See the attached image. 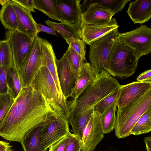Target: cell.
Returning a JSON list of instances; mask_svg holds the SVG:
<instances>
[{
  "label": "cell",
  "mask_w": 151,
  "mask_h": 151,
  "mask_svg": "<svg viewBox=\"0 0 151 151\" xmlns=\"http://www.w3.org/2000/svg\"><path fill=\"white\" fill-rule=\"evenodd\" d=\"M36 27L38 33L42 32L55 36H57L56 32L53 29L43 25L41 24H37Z\"/></svg>",
  "instance_id": "ab89813d"
},
{
  "label": "cell",
  "mask_w": 151,
  "mask_h": 151,
  "mask_svg": "<svg viewBox=\"0 0 151 151\" xmlns=\"http://www.w3.org/2000/svg\"><path fill=\"white\" fill-rule=\"evenodd\" d=\"M94 111L93 108H90L82 112L70 117L68 123L72 127L73 134L82 139L84 130Z\"/></svg>",
  "instance_id": "603a6c76"
},
{
  "label": "cell",
  "mask_w": 151,
  "mask_h": 151,
  "mask_svg": "<svg viewBox=\"0 0 151 151\" xmlns=\"http://www.w3.org/2000/svg\"><path fill=\"white\" fill-rule=\"evenodd\" d=\"M97 74L91 64L87 62L83 65L70 97L76 99L94 80Z\"/></svg>",
  "instance_id": "ffe728a7"
},
{
  "label": "cell",
  "mask_w": 151,
  "mask_h": 151,
  "mask_svg": "<svg viewBox=\"0 0 151 151\" xmlns=\"http://www.w3.org/2000/svg\"><path fill=\"white\" fill-rule=\"evenodd\" d=\"M151 107V89L143 95L127 104L118 108L114 129L115 136L119 139L131 135L130 131L138 119Z\"/></svg>",
  "instance_id": "277c9868"
},
{
  "label": "cell",
  "mask_w": 151,
  "mask_h": 151,
  "mask_svg": "<svg viewBox=\"0 0 151 151\" xmlns=\"http://www.w3.org/2000/svg\"><path fill=\"white\" fill-rule=\"evenodd\" d=\"M9 0H0V4L2 6L4 5Z\"/></svg>",
  "instance_id": "7bdbcfd3"
},
{
  "label": "cell",
  "mask_w": 151,
  "mask_h": 151,
  "mask_svg": "<svg viewBox=\"0 0 151 151\" xmlns=\"http://www.w3.org/2000/svg\"><path fill=\"white\" fill-rule=\"evenodd\" d=\"M114 15L112 12L101 5L93 1L82 14V23L88 24L108 23Z\"/></svg>",
  "instance_id": "9a60e30c"
},
{
  "label": "cell",
  "mask_w": 151,
  "mask_h": 151,
  "mask_svg": "<svg viewBox=\"0 0 151 151\" xmlns=\"http://www.w3.org/2000/svg\"><path fill=\"white\" fill-rule=\"evenodd\" d=\"M6 79L8 93L15 100L19 96L22 88L18 71L14 65L7 68Z\"/></svg>",
  "instance_id": "d4e9b609"
},
{
  "label": "cell",
  "mask_w": 151,
  "mask_h": 151,
  "mask_svg": "<svg viewBox=\"0 0 151 151\" xmlns=\"http://www.w3.org/2000/svg\"><path fill=\"white\" fill-rule=\"evenodd\" d=\"M0 151H12V146L9 142L0 141Z\"/></svg>",
  "instance_id": "60d3db41"
},
{
  "label": "cell",
  "mask_w": 151,
  "mask_h": 151,
  "mask_svg": "<svg viewBox=\"0 0 151 151\" xmlns=\"http://www.w3.org/2000/svg\"><path fill=\"white\" fill-rule=\"evenodd\" d=\"M44 122L32 129L24 137L21 143L24 151H47V149L42 145L39 139Z\"/></svg>",
  "instance_id": "7402d4cb"
},
{
  "label": "cell",
  "mask_w": 151,
  "mask_h": 151,
  "mask_svg": "<svg viewBox=\"0 0 151 151\" xmlns=\"http://www.w3.org/2000/svg\"><path fill=\"white\" fill-rule=\"evenodd\" d=\"M5 37L12 50L14 65L18 71L29 51L34 38L17 30L6 31Z\"/></svg>",
  "instance_id": "30bf717a"
},
{
  "label": "cell",
  "mask_w": 151,
  "mask_h": 151,
  "mask_svg": "<svg viewBox=\"0 0 151 151\" xmlns=\"http://www.w3.org/2000/svg\"><path fill=\"white\" fill-rule=\"evenodd\" d=\"M65 53L71 70L76 81L79 75L83 65L87 62L86 60H84L81 58L69 45Z\"/></svg>",
  "instance_id": "f1b7e54d"
},
{
  "label": "cell",
  "mask_w": 151,
  "mask_h": 151,
  "mask_svg": "<svg viewBox=\"0 0 151 151\" xmlns=\"http://www.w3.org/2000/svg\"><path fill=\"white\" fill-rule=\"evenodd\" d=\"M10 1L17 17L18 23L17 30L34 38L38 33L36 27L37 23L34 20L32 12L13 0Z\"/></svg>",
  "instance_id": "2e32d148"
},
{
  "label": "cell",
  "mask_w": 151,
  "mask_h": 151,
  "mask_svg": "<svg viewBox=\"0 0 151 151\" xmlns=\"http://www.w3.org/2000/svg\"><path fill=\"white\" fill-rule=\"evenodd\" d=\"M151 89V82L134 81L121 85L118 89L116 101V106L121 108L143 95Z\"/></svg>",
  "instance_id": "7c38bea8"
},
{
  "label": "cell",
  "mask_w": 151,
  "mask_h": 151,
  "mask_svg": "<svg viewBox=\"0 0 151 151\" xmlns=\"http://www.w3.org/2000/svg\"><path fill=\"white\" fill-rule=\"evenodd\" d=\"M69 134L52 145L49 147L48 151H64L68 141Z\"/></svg>",
  "instance_id": "8d00e7d4"
},
{
  "label": "cell",
  "mask_w": 151,
  "mask_h": 151,
  "mask_svg": "<svg viewBox=\"0 0 151 151\" xmlns=\"http://www.w3.org/2000/svg\"><path fill=\"white\" fill-rule=\"evenodd\" d=\"M138 60L132 49L118 37L111 49L104 69L111 76L127 78L135 73Z\"/></svg>",
  "instance_id": "3957f363"
},
{
  "label": "cell",
  "mask_w": 151,
  "mask_h": 151,
  "mask_svg": "<svg viewBox=\"0 0 151 151\" xmlns=\"http://www.w3.org/2000/svg\"><path fill=\"white\" fill-rule=\"evenodd\" d=\"M121 85L105 70L97 74L93 81L76 100L67 101L70 117L91 108Z\"/></svg>",
  "instance_id": "7a4b0ae2"
},
{
  "label": "cell",
  "mask_w": 151,
  "mask_h": 151,
  "mask_svg": "<svg viewBox=\"0 0 151 151\" xmlns=\"http://www.w3.org/2000/svg\"><path fill=\"white\" fill-rule=\"evenodd\" d=\"M64 22L73 25H81L82 13L80 0H54Z\"/></svg>",
  "instance_id": "4fadbf2b"
},
{
  "label": "cell",
  "mask_w": 151,
  "mask_h": 151,
  "mask_svg": "<svg viewBox=\"0 0 151 151\" xmlns=\"http://www.w3.org/2000/svg\"><path fill=\"white\" fill-rule=\"evenodd\" d=\"M93 1L99 4L111 11L114 15L122 11L129 0H95Z\"/></svg>",
  "instance_id": "1f68e13d"
},
{
  "label": "cell",
  "mask_w": 151,
  "mask_h": 151,
  "mask_svg": "<svg viewBox=\"0 0 151 151\" xmlns=\"http://www.w3.org/2000/svg\"><path fill=\"white\" fill-rule=\"evenodd\" d=\"M57 72L60 87L65 98L70 97L76 80L72 73L65 53L60 60H55Z\"/></svg>",
  "instance_id": "5bb4252c"
},
{
  "label": "cell",
  "mask_w": 151,
  "mask_h": 151,
  "mask_svg": "<svg viewBox=\"0 0 151 151\" xmlns=\"http://www.w3.org/2000/svg\"><path fill=\"white\" fill-rule=\"evenodd\" d=\"M7 68L0 66V95L8 93L6 79Z\"/></svg>",
  "instance_id": "d590c367"
},
{
  "label": "cell",
  "mask_w": 151,
  "mask_h": 151,
  "mask_svg": "<svg viewBox=\"0 0 151 151\" xmlns=\"http://www.w3.org/2000/svg\"><path fill=\"white\" fill-rule=\"evenodd\" d=\"M119 27L115 18H112L109 22L105 24H94L82 23L81 26L82 39L85 44L89 45L95 40Z\"/></svg>",
  "instance_id": "e0dca14e"
},
{
  "label": "cell",
  "mask_w": 151,
  "mask_h": 151,
  "mask_svg": "<svg viewBox=\"0 0 151 151\" xmlns=\"http://www.w3.org/2000/svg\"><path fill=\"white\" fill-rule=\"evenodd\" d=\"M118 89L114 91L99 101L93 107L94 111L100 115L101 114L110 106L115 103Z\"/></svg>",
  "instance_id": "4dcf8cb0"
},
{
  "label": "cell",
  "mask_w": 151,
  "mask_h": 151,
  "mask_svg": "<svg viewBox=\"0 0 151 151\" xmlns=\"http://www.w3.org/2000/svg\"><path fill=\"white\" fill-rule=\"evenodd\" d=\"M66 42L71 46L81 58L86 60V46L82 39H69L65 40Z\"/></svg>",
  "instance_id": "836d02e7"
},
{
  "label": "cell",
  "mask_w": 151,
  "mask_h": 151,
  "mask_svg": "<svg viewBox=\"0 0 151 151\" xmlns=\"http://www.w3.org/2000/svg\"><path fill=\"white\" fill-rule=\"evenodd\" d=\"M31 85L43 96L47 104L55 112L68 120L69 111L67 99L61 96L46 67H41Z\"/></svg>",
  "instance_id": "5b68a950"
},
{
  "label": "cell",
  "mask_w": 151,
  "mask_h": 151,
  "mask_svg": "<svg viewBox=\"0 0 151 151\" xmlns=\"http://www.w3.org/2000/svg\"><path fill=\"white\" fill-rule=\"evenodd\" d=\"M134 24H142L151 17V0H137L131 2L127 11Z\"/></svg>",
  "instance_id": "d6986e66"
},
{
  "label": "cell",
  "mask_w": 151,
  "mask_h": 151,
  "mask_svg": "<svg viewBox=\"0 0 151 151\" xmlns=\"http://www.w3.org/2000/svg\"><path fill=\"white\" fill-rule=\"evenodd\" d=\"M144 142L145 143L147 151H151V137L147 136L145 137Z\"/></svg>",
  "instance_id": "b9f144b4"
},
{
  "label": "cell",
  "mask_w": 151,
  "mask_h": 151,
  "mask_svg": "<svg viewBox=\"0 0 151 151\" xmlns=\"http://www.w3.org/2000/svg\"><path fill=\"white\" fill-rule=\"evenodd\" d=\"M41 66L46 67L51 74L61 96L65 98L61 89L57 72L55 60L57 59L51 44L41 38Z\"/></svg>",
  "instance_id": "ac0fdd59"
},
{
  "label": "cell",
  "mask_w": 151,
  "mask_h": 151,
  "mask_svg": "<svg viewBox=\"0 0 151 151\" xmlns=\"http://www.w3.org/2000/svg\"><path fill=\"white\" fill-rule=\"evenodd\" d=\"M69 130L68 120L53 110L46 117L40 131L39 139L42 145L47 149L68 135Z\"/></svg>",
  "instance_id": "52a82bcc"
},
{
  "label": "cell",
  "mask_w": 151,
  "mask_h": 151,
  "mask_svg": "<svg viewBox=\"0 0 151 151\" xmlns=\"http://www.w3.org/2000/svg\"><path fill=\"white\" fill-rule=\"evenodd\" d=\"M116 107V102L102 114H99L100 122L104 134L109 133L115 129Z\"/></svg>",
  "instance_id": "4316f807"
},
{
  "label": "cell",
  "mask_w": 151,
  "mask_h": 151,
  "mask_svg": "<svg viewBox=\"0 0 151 151\" xmlns=\"http://www.w3.org/2000/svg\"><path fill=\"white\" fill-rule=\"evenodd\" d=\"M104 134L99 114L94 111L83 131L81 139V151H94L104 138Z\"/></svg>",
  "instance_id": "8fae6325"
},
{
  "label": "cell",
  "mask_w": 151,
  "mask_h": 151,
  "mask_svg": "<svg viewBox=\"0 0 151 151\" xmlns=\"http://www.w3.org/2000/svg\"><path fill=\"white\" fill-rule=\"evenodd\" d=\"M151 130V107H149L138 119L130 131L131 134L139 135Z\"/></svg>",
  "instance_id": "83f0119b"
},
{
  "label": "cell",
  "mask_w": 151,
  "mask_h": 151,
  "mask_svg": "<svg viewBox=\"0 0 151 151\" xmlns=\"http://www.w3.org/2000/svg\"><path fill=\"white\" fill-rule=\"evenodd\" d=\"M136 80L137 81L140 82H151V70H146L141 73Z\"/></svg>",
  "instance_id": "f35d334b"
},
{
  "label": "cell",
  "mask_w": 151,
  "mask_h": 151,
  "mask_svg": "<svg viewBox=\"0 0 151 151\" xmlns=\"http://www.w3.org/2000/svg\"><path fill=\"white\" fill-rule=\"evenodd\" d=\"M20 5L28 9L31 12H35L34 0H13Z\"/></svg>",
  "instance_id": "74e56055"
},
{
  "label": "cell",
  "mask_w": 151,
  "mask_h": 151,
  "mask_svg": "<svg viewBox=\"0 0 151 151\" xmlns=\"http://www.w3.org/2000/svg\"><path fill=\"white\" fill-rule=\"evenodd\" d=\"M53 110L32 85L23 88L0 124V136L21 143L25 135L44 122Z\"/></svg>",
  "instance_id": "6da1fadb"
},
{
  "label": "cell",
  "mask_w": 151,
  "mask_h": 151,
  "mask_svg": "<svg viewBox=\"0 0 151 151\" xmlns=\"http://www.w3.org/2000/svg\"><path fill=\"white\" fill-rule=\"evenodd\" d=\"M0 21L7 30H17L18 26L17 17L10 0L2 6L0 10Z\"/></svg>",
  "instance_id": "cb8c5ba5"
},
{
  "label": "cell",
  "mask_w": 151,
  "mask_h": 151,
  "mask_svg": "<svg viewBox=\"0 0 151 151\" xmlns=\"http://www.w3.org/2000/svg\"><path fill=\"white\" fill-rule=\"evenodd\" d=\"M119 33L118 28L115 29L88 45L90 64L96 74L104 70L108 57Z\"/></svg>",
  "instance_id": "8992f818"
},
{
  "label": "cell",
  "mask_w": 151,
  "mask_h": 151,
  "mask_svg": "<svg viewBox=\"0 0 151 151\" xmlns=\"http://www.w3.org/2000/svg\"><path fill=\"white\" fill-rule=\"evenodd\" d=\"M14 65L12 54L8 41L0 40V66L8 68Z\"/></svg>",
  "instance_id": "f546056e"
},
{
  "label": "cell",
  "mask_w": 151,
  "mask_h": 151,
  "mask_svg": "<svg viewBox=\"0 0 151 151\" xmlns=\"http://www.w3.org/2000/svg\"><path fill=\"white\" fill-rule=\"evenodd\" d=\"M41 37H34L31 47L18 71L22 88L30 86L42 67Z\"/></svg>",
  "instance_id": "ba28073f"
},
{
  "label": "cell",
  "mask_w": 151,
  "mask_h": 151,
  "mask_svg": "<svg viewBox=\"0 0 151 151\" xmlns=\"http://www.w3.org/2000/svg\"><path fill=\"white\" fill-rule=\"evenodd\" d=\"M35 9L54 20L64 22L54 0H34Z\"/></svg>",
  "instance_id": "484cf974"
},
{
  "label": "cell",
  "mask_w": 151,
  "mask_h": 151,
  "mask_svg": "<svg viewBox=\"0 0 151 151\" xmlns=\"http://www.w3.org/2000/svg\"><path fill=\"white\" fill-rule=\"evenodd\" d=\"M82 146L81 140L76 135L70 133L64 151H81Z\"/></svg>",
  "instance_id": "e575fe53"
},
{
  "label": "cell",
  "mask_w": 151,
  "mask_h": 151,
  "mask_svg": "<svg viewBox=\"0 0 151 151\" xmlns=\"http://www.w3.org/2000/svg\"><path fill=\"white\" fill-rule=\"evenodd\" d=\"M14 100L8 93L0 95V124L8 112Z\"/></svg>",
  "instance_id": "d6a6232c"
},
{
  "label": "cell",
  "mask_w": 151,
  "mask_h": 151,
  "mask_svg": "<svg viewBox=\"0 0 151 151\" xmlns=\"http://www.w3.org/2000/svg\"><path fill=\"white\" fill-rule=\"evenodd\" d=\"M119 38L132 49L138 59L151 52V28L145 25L129 32L119 33Z\"/></svg>",
  "instance_id": "9c48e42d"
},
{
  "label": "cell",
  "mask_w": 151,
  "mask_h": 151,
  "mask_svg": "<svg viewBox=\"0 0 151 151\" xmlns=\"http://www.w3.org/2000/svg\"><path fill=\"white\" fill-rule=\"evenodd\" d=\"M46 24L59 33L65 40L69 39H82L81 24L73 25L65 22H56L47 19Z\"/></svg>",
  "instance_id": "44dd1931"
}]
</instances>
